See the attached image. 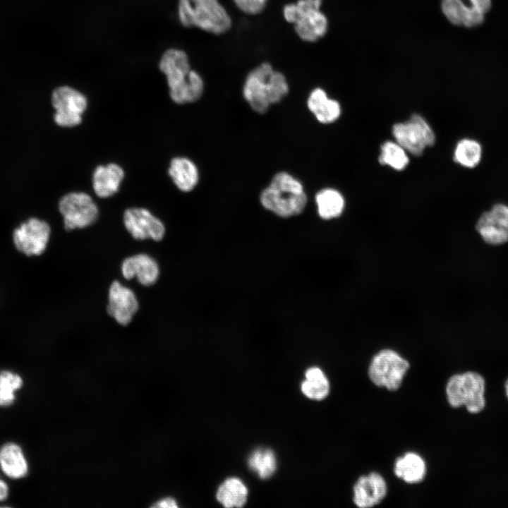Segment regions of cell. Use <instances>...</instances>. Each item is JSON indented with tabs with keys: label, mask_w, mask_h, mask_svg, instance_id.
<instances>
[{
	"label": "cell",
	"mask_w": 508,
	"mask_h": 508,
	"mask_svg": "<svg viewBox=\"0 0 508 508\" xmlns=\"http://www.w3.org/2000/svg\"><path fill=\"white\" fill-rule=\"evenodd\" d=\"M159 68L166 75L169 95L175 103H192L202 97L203 79L191 68L184 51L175 48L166 50L160 59Z\"/></svg>",
	"instance_id": "obj_1"
},
{
	"label": "cell",
	"mask_w": 508,
	"mask_h": 508,
	"mask_svg": "<svg viewBox=\"0 0 508 508\" xmlns=\"http://www.w3.org/2000/svg\"><path fill=\"white\" fill-rule=\"evenodd\" d=\"M289 90L285 75L271 64L262 62L248 73L243 86V96L255 111L264 114L270 105L281 102Z\"/></svg>",
	"instance_id": "obj_2"
},
{
	"label": "cell",
	"mask_w": 508,
	"mask_h": 508,
	"mask_svg": "<svg viewBox=\"0 0 508 508\" xmlns=\"http://www.w3.org/2000/svg\"><path fill=\"white\" fill-rule=\"evenodd\" d=\"M262 205L282 217L301 214L305 209L308 198L302 183L287 172L276 174L270 185L260 195Z\"/></svg>",
	"instance_id": "obj_3"
},
{
	"label": "cell",
	"mask_w": 508,
	"mask_h": 508,
	"mask_svg": "<svg viewBox=\"0 0 508 508\" xmlns=\"http://www.w3.org/2000/svg\"><path fill=\"white\" fill-rule=\"evenodd\" d=\"M178 17L185 28H197L214 35L227 32L232 20L219 0H179Z\"/></svg>",
	"instance_id": "obj_4"
},
{
	"label": "cell",
	"mask_w": 508,
	"mask_h": 508,
	"mask_svg": "<svg viewBox=\"0 0 508 508\" xmlns=\"http://www.w3.org/2000/svg\"><path fill=\"white\" fill-rule=\"evenodd\" d=\"M322 4V0H297L283 7L284 18L303 42H316L327 32L328 19L321 11Z\"/></svg>",
	"instance_id": "obj_5"
},
{
	"label": "cell",
	"mask_w": 508,
	"mask_h": 508,
	"mask_svg": "<svg viewBox=\"0 0 508 508\" xmlns=\"http://www.w3.org/2000/svg\"><path fill=\"white\" fill-rule=\"evenodd\" d=\"M485 382L476 372L468 371L449 377L446 385V395L452 407L464 406L471 413L480 412L485 406Z\"/></svg>",
	"instance_id": "obj_6"
},
{
	"label": "cell",
	"mask_w": 508,
	"mask_h": 508,
	"mask_svg": "<svg viewBox=\"0 0 508 508\" xmlns=\"http://www.w3.org/2000/svg\"><path fill=\"white\" fill-rule=\"evenodd\" d=\"M409 368L408 361L397 351L382 349L372 358L368 374L375 385L396 391L401 387Z\"/></svg>",
	"instance_id": "obj_7"
},
{
	"label": "cell",
	"mask_w": 508,
	"mask_h": 508,
	"mask_svg": "<svg viewBox=\"0 0 508 508\" xmlns=\"http://www.w3.org/2000/svg\"><path fill=\"white\" fill-rule=\"evenodd\" d=\"M394 138L406 151L420 156L424 150L434 145L435 133L428 122L420 115L413 114L406 121L392 127Z\"/></svg>",
	"instance_id": "obj_8"
},
{
	"label": "cell",
	"mask_w": 508,
	"mask_h": 508,
	"mask_svg": "<svg viewBox=\"0 0 508 508\" xmlns=\"http://www.w3.org/2000/svg\"><path fill=\"white\" fill-rule=\"evenodd\" d=\"M59 210L67 231L90 226L99 214L98 208L92 198L85 193L66 194L59 202Z\"/></svg>",
	"instance_id": "obj_9"
},
{
	"label": "cell",
	"mask_w": 508,
	"mask_h": 508,
	"mask_svg": "<svg viewBox=\"0 0 508 508\" xmlns=\"http://www.w3.org/2000/svg\"><path fill=\"white\" fill-rule=\"evenodd\" d=\"M51 102L55 109L54 121L58 126L73 127L81 123L87 100L80 92L69 86H60L52 92Z\"/></svg>",
	"instance_id": "obj_10"
},
{
	"label": "cell",
	"mask_w": 508,
	"mask_h": 508,
	"mask_svg": "<svg viewBox=\"0 0 508 508\" xmlns=\"http://www.w3.org/2000/svg\"><path fill=\"white\" fill-rule=\"evenodd\" d=\"M491 8V0H441L440 8L452 25L475 28L482 24Z\"/></svg>",
	"instance_id": "obj_11"
},
{
	"label": "cell",
	"mask_w": 508,
	"mask_h": 508,
	"mask_svg": "<svg viewBox=\"0 0 508 508\" xmlns=\"http://www.w3.org/2000/svg\"><path fill=\"white\" fill-rule=\"evenodd\" d=\"M50 233L48 223L32 217L14 230L13 240L16 248L23 253L39 255L45 250Z\"/></svg>",
	"instance_id": "obj_12"
},
{
	"label": "cell",
	"mask_w": 508,
	"mask_h": 508,
	"mask_svg": "<svg viewBox=\"0 0 508 508\" xmlns=\"http://www.w3.org/2000/svg\"><path fill=\"white\" fill-rule=\"evenodd\" d=\"M123 223L127 231L137 240L161 241L165 233L163 223L150 211L144 208H129L123 214Z\"/></svg>",
	"instance_id": "obj_13"
},
{
	"label": "cell",
	"mask_w": 508,
	"mask_h": 508,
	"mask_svg": "<svg viewBox=\"0 0 508 508\" xmlns=\"http://www.w3.org/2000/svg\"><path fill=\"white\" fill-rule=\"evenodd\" d=\"M138 301L129 288L114 281L109 289L107 313L119 325H128L138 309Z\"/></svg>",
	"instance_id": "obj_14"
},
{
	"label": "cell",
	"mask_w": 508,
	"mask_h": 508,
	"mask_svg": "<svg viewBox=\"0 0 508 508\" xmlns=\"http://www.w3.org/2000/svg\"><path fill=\"white\" fill-rule=\"evenodd\" d=\"M387 485L383 476L372 471L360 476L353 487V502L359 508H370L386 497Z\"/></svg>",
	"instance_id": "obj_15"
},
{
	"label": "cell",
	"mask_w": 508,
	"mask_h": 508,
	"mask_svg": "<svg viewBox=\"0 0 508 508\" xmlns=\"http://www.w3.org/2000/svg\"><path fill=\"white\" fill-rule=\"evenodd\" d=\"M121 269L125 279L130 280L135 277L143 286H151L155 284L159 274V269L156 260L144 253L126 258L121 264Z\"/></svg>",
	"instance_id": "obj_16"
},
{
	"label": "cell",
	"mask_w": 508,
	"mask_h": 508,
	"mask_svg": "<svg viewBox=\"0 0 508 508\" xmlns=\"http://www.w3.org/2000/svg\"><path fill=\"white\" fill-rule=\"evenodd\" d=\"M123 177V169L116 164L98 166L92 176V187L95 194L100 198L111 196L118 191Z\"/></svg>",
	"instance_id": "obj_17"
},
{
	"label": "cell",
	"mask_w": 508,
	"mask_h": 508,
	"mask_svg": "<svg viewBox=\"0 0 508 508\" xmlns=\"http://www.w3.org/2000/svg\"><path fill=\"white\" fill-rule=\"evenodd\" d=\"M307 106L317 120L322 123H330L341 114V107L335 99L328 97L326 92L320 87L313 90L308 98Z\"/></svg>",
	"instance_id": "obj_18"
},
{
	"label": "cell",
	"mask_w": 508,
	"mask_h": 508,
	"mask_svg": "<svg viewBox=\"0 0 508 508\" xmlns=\"http://www.w3.org/2000/svg\"><path fill=\"white\" fill-rule=\"evenodd\" d=\"M427 467L424 459L417 453L406 452L394 462L395 476L409 484H417L425 478Z\"/></svg>",
	"instance_id": "obj_19"
},
{
	"label": "cell",
	"mask_w": 508,
	"mask_h": 508,
	"mask_svg": "<svg viewBox=\"0 0 508 508\" xmlns=\"http://www.w3.org/2000/svg\"><path fill=\"white\" fill-rule=\"evenodd\" d=\"M169 174L176 186L183 192L192 190L198 183V168L186 157H175L171 159Z\"/></svg>",
	"instance_id": "obj_20"
},
{
	"label": "cell",
	"mask_w": 508,
	"mask_h": 508,
	"mask_svg": "<svg viewBox=\"0 0 508 508\" xmlns=\"http://www.w3.org/2000/svg\"><path fill=\"white\" fill-rule=\"evenodd\" d=\"M0 466L4 473L12 478H20L28 473V464L20 447L7 443L0 449Z\"/></svg>",
	"instance_id": "obj_21"
},
{
	"label": "cell",
	"mask_w": 508,
	"mask_h": 508,
	"mask_svg": "<svg viewBox=\"0 0 508 508\" xmlns=\"http://www.w3.org/2000/svg\"><path fill=\"white\" fill-rule=\"evenodd\" d=\"M216 496L225 507H241L247 501L248 489L240 479L229 478L219 485Z\"/></svg>",
	"instance_id": "obj_22"
},
{
	"label": "cell",
	"mask_w": 508,
	"mask_h": 508,
	"mask_svg": "<svg viewBox=\"0 0 508 508\" xmlns=\"http://www.w3.org/2000/svg\"><path fill=\"white\" fill-rule=\"evenodd\" d=\"M305 377L301 389L306 397L320 401L328 396L330 390L329 382L322 369L310 367L306 371Z\"/></svg>",
	"instance_id": "obj_23"
},
{
	"label": "cell",
	"mask_w": 508,
	"mask_h": 508,
	"mask_svg": "<svg viewBox=\"0 0 508 508\" xmlns=\"http://www.w3.org/2000/svg\"><path fill=\"white\" fill-rule=\"evenodd\" d=\"M315 202L320 217L330 219L339 217L343 212L345 201L343 195L333 188H325L315 195Z\"/></svg>",
	"instance_id": "obj_24"
},
{
	"label": "cell",
	"mask_w": 508,
	"mask_h": 508,
	"mask_svg": "<svg viewBox=\"0 0 508 508\" xmlns=\"http://www.w3.org/2000/svg\"><path fill=\"white\" fill-rule=\"evenodd\" d=\"M476 229L483 240L490 245L497 246L508 242V229L496 224L489 211L480 216Z\"/></svg>",
	"instance_id": "obj_25"
},
{
	"label": "cell",
	"mask_w": 508,
	"mask_h": 508,
	"mask_svg": "<svg viewBox=\"0 0 508 508\" xmlns=\"http://www.w3.org/2000/svg\"><path fill=\"white\" fill-rule=\"evenodd\" d=\"M482 153V146L479 142L464 138L457 143L453 158L454 162L461 166L473 169L480 164Z\"/></svg>",
	"instance_id": "obj_26"
},
{
	"label": "cell",
	"mask_w": 508,
	"mask_h": 508,
	"mask_svg": "<svg viewBox=\"0 0 508 508\" xmlns=\"http://www.w3.org/2000/svg\"><path fill=\"white\" fill-rule=\"evenodd\" d=\"M379 162L398 171L404 169L409 162L406 150L398 143L386 141L381 145Z\"/></svg>",
	"instance_id": "obj_27"
},
{
	"label": "cell",
	"mask_w": 508,
	"mask_h": 508,
	"mask_svg": "<svg viewBox=\"0 0 508 508\" xmlns=\"http://www.w3.org/2000/svg\"><path fill=\"white\" fill-rule=\"evenodd\" d=\"M248 466L260 478H267L276 470V457L270 449H258L250 456Z\"/></svg>",
	"instance_id": "obj_28"
},
{
	"label": "cell",
	"mask_w": 508,
	"mask_h": 508,
	"mask_svg": "<svg viewBox=\"0 0 508 508\" xmlns=\"http://www.w3.org/2000/svg\"><path fill=\"white\" fill-rule=\"evenodd\" d=\"M23 384L21 377L9 371L0 373V406L11 405L14 399V392Z\"/></svg>",
	"instance_id": "obj_29"
},
{
	"label": "cell",
	"mask_w": 508,
	"mask_h": 508,
	"mask_svg": "<svg viewBox=\"0 0 508 508\" xmlns=\"http://www.w3.org/2000/svg\"><path fill=\"white\" fill-rule=\"evenodd\" d=\"M239 11L249 16H255L262 12L268 0H232Z\"/></svg>",
	"instance_id": "obj_30"
},
{
	"label": "cell",
	"mask_w": 508,
	"mask_h": 508,
	"mask_svg": "<svg viewBox=\"0 0 508 508\" xmlns=\"http://www.w3.org/2000/svg\"><path fill=\"white\" fill-rule=\"evenodd\" d=\"M493 221L508 229V205L504 203H496L489 210Z\"/></svg>",
	"instance_id": "obj_31"
},
{
	"label": "cell",
	"mask_w": 508,
	"mask_h": 508,
	"mask_svg": "<svg viewBox=\"0 0 508 508\" xmlns=\"http://www.w3.org/2000/svg\"><path fill=\"white\" fill-rule=\"evenodd\" d=\"M154 506L159 507H177L176 502L175 501V500L171 497L162 498V500L157 502V503Z\"/></svg>",
	"instance_id": "obj_32"
},
{
	"label": "cell",
	"mask_w": 508,
	"mask_h": 508,
	"mask_svg": "<svg viewBox=\"0 0 508 508\" xmlns=\"http://www.w3.org/2000/svg\"><path fill=\"white\" fill-rule=\"evenodd\" d=\"M8 493V489L6 483L0 480V500H5Z\"/></svg>",
	"instance_id": "obj_33"
},
{
	"label": "cell",
	"mask_w": 508,
	"mask_h": 508,
	"mask_svg": "<svg viewBox=\"0 0 508 508\" xmlns=\"http://www.w3.org/2000/svg\"><path fill=\"white\" fill-rule=\"evenodd\" d=\"M504 387H505L506 395H507V398H508V378H507V381H506V382H505Z\"/></svg>",
	"instance_id": "obj_34"
}]
</instances>
